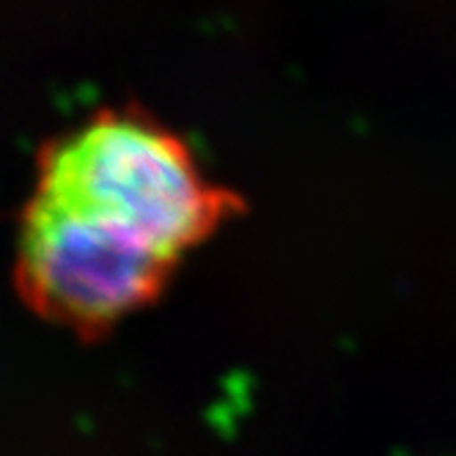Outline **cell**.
<instances>
[{
	"mask_svg": "<svg viewBox=\"0 0 456 456\" xmlns=\"http://www.w3.org/2000/svg\"><path fill=\"white\" fill-rule=\"evenodd\" d=\"M242 209L176 129L141 105L100 108L37 149L14 291L28 314L96 341L157 305L187 256Z\"/></svg>",
	"mask_w": 456,
	"mask_h": 456,
	"instance_id": "obj_1",
	"label": "cell"
}]
</instances>
